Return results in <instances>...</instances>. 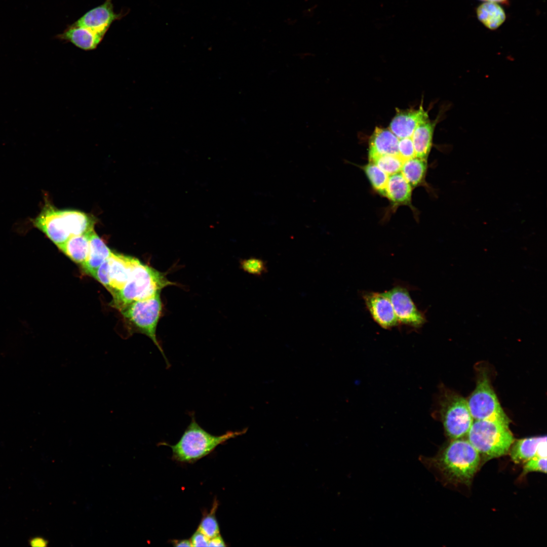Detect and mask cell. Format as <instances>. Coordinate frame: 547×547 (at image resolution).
I'll use <instances>...</instances> for the list:
<instances>
[{"mask_svg":"<svg viewBox=\"0 0 547 547\" xmlns=\"http://www.w3.org/2000/svg\"><path fill=\"white\" fill-rule=\"evenodd\" d=\"M160 292L143 300L131 302L120 311L137 332L144 334L153 341L162 353L167 366L170 364L157 338L156 329L162 312Z\"/></svg>","mask_w":547,"mask_h":547,"instance_id":"obj_6","label":"cell"},{"mask_svg":"<svg viewBox=\"0 0 547 547\" xmlns=\"http://www.w3.org/2000/svg\"><path fill=\"white\" fill-rule=\"evenodd\" d=\"M363 297L373 319L380 327L390 329L399 324L391 301L384 292H366Z\"/></svg>","mask_w":547,"mask_h":547,"instance_id":"obj_11","label":"cell"},{"mask_svg":"<svg viewBox=\"0 0 547 547\" xmlns=\"http://www.w3.org/2000/svg\"><path fill=\"white\" fill-rule=\"evenodd\" d=\"M94 230L90 235L89 249L87 260L82 265L85 272L93 276L98 267L112 253Z\"/></svg>","mask_w":547,"mask_h":547,"instance_id":"obj_18","label":"cell"},{"mask_svg":"<svg viewBox=\"0 0 547 547\" xmlns=\"http://www.w3.org/2000/svg\"><path fill=\"white\" fill-rule=\"evenodd\" d=\"M121 16L114 13L112 0H105L102 5L87 12L73 24L104 35L111 24Z\"/></svg>","mask_w":547,"mask_h":547,"instance_id":"obj_12","label":"cell"},{"mask_svg":"<svg viewBox=\"0 0 547 547\" xmlns=\"http://www.w3.org/2000/svg\"><path fill=\"white\" fill-rule=\"evenodd\" d=\"M362 168L373 189L384 196L388 175L371 162L363 166Z\"/></svg>","mask_w":547,"mask_h":547,"instance_id":"obj_23","label":"cell"},{"mask_svg":"<svg viewBox=\"0 0 547 547\" xmlns=\"http://www.w3.org/2000/svg\"><path fill=\"white\" fill-rule=\"evenodd\" d=\"M438 413L446 435L451 440L467 435L474 421L466 400L449 392L442 393Z\"/></svg>","mask_w":547,"mask_h":547,"instance_id":"obj_7","label":"cell"},{"mask_svg":"<svg viewBox=\"0 0 547 547\" xmlns=\"http://www.w3.org/2000/svg\"><path fill=\"white\" fill-rule=\"evenodd\" d=\"M466 401L474 420L510 421L501 407L486 372L481 374L474 390Z\"/></svg>","mask_w":547,"mask_h":547,"instance_id":"obj_8","label":"cell"},{"mask_svg":"<svg viewBox=\"0 0 547 547\" xmlns=\"http://www.w3.org/2000/svg\"><path fill=\"white\" fill-rule=\"evenodd\" d=\"M172 285L175 284L163 273L138 260L124 287L112 296L111 305L120 311L131 302L149 298Z\"/></svg>","mask_w":547,"mask_h":547,"instance_id":"obj_5","label":"cell"},{"mask_svg":"<svg viewBox=\"0 0 547 547\" xmlns=\"http://www.w3.org/2000/svg\"><path fill=\"white\" fill-rule=\"evenodd\" d=\"M483 1H487V2H502V1H505V0H483Z\"/></svg>","mask_w":547,"mask_h":547,"instance_id":"obj_33","label":"cell"},{"mask_svg":"<svg viewBox=\"0 0 547 547\" xmlns=\"http://www.w3.org/2000/svg\"><path fill=\"white\" fill-rule=\"evenodd\" d=\"M427 167V160L415 157L403 162L400 172L413 188L424 183Z\"/></svg>","mask_w":547,"mask_h":547,"instance_id":"obj_21","label":"cell"},{"mask_svg":"<svg viewBox=\"0 0 547 547\" xmlns=\"http://www.w3.org/2000/svg\"><path fill=\"white\" fill-rule=\"evenodd\" d=\"M171 543L175 546H192L190 540L188 539H173L171 540Z\"/></svg>","mask_w":547,"mask_h":547,"instance_id":"obj_32","label":"cell"},{"mask_svg":"<svg viewBox=\"0 0 547 547\" xmlns=\"http://www.w3.org/2000/svg\"><path fill=\"white\" fill-rule=\"evenodd\" d=\"M242 267L247 272L255 275H261L266 271V266L263 260L252 258L245 260L242 263Z\"/></svg>","mask_w":547,"mask_h":547,"instance_id":"obj_27","label":"cell"},{"mask_svg":"<svg viewBox=\"0 0 547 547\" xmlns=\"http://www.w3.org/2000/svg\"><path fill=\"white\" fill-rule=\"evenodd\" d=\"M412 189L400 172L388 176L384 196L396 205L411 207Z\"/></svg>","mask_w":547,"mask_h":547,"instance_id":"obj_17","label":"cell"},{"mask_svg":"<svg viewBox=\"0 0 547 547\" xmlns=\"http://www.w3.org/2000/svg\"><path fill=\"white\" fill-rule=\"evenodd\" d=\"M91 231L72 236L57 247L73 261L82 266L88 257Z\"/></svg>","mask_w":547,"mask_h":547,"instance_id":"obj_20","label":"cell"},{"mask_svg":"<svg viewBox=\"0 0 547 547\" xmlns=\"http://www.w3.org/2000/svg\"><path fill=\"white\" fill-rule=\"evenodd\" d=\"M509 453L517 464L524 463L534 457H546V437L537 436L514 441Z\"/></svg>","mask_w":547,"mask_h":547,"instance_id":"obj_13","label":"cell"},{"mask_svg":"<svg viewBox=\"0 0 547 547\" xmlns=\"http://www.w3.org/2000/svg\"><path fill=\"white\" fill-rule=\"evenodd\" d=\"M209 546H226L225 541L220 534L209 539Z\"/></svg>","mask_w":547,"mask_h":547,"instance_id":"obj_30","label":"cell"},{"mask_svg":"<svg viewBox=\"0 0 547 547\" xmlns=\"http://www.w3.org/2000/svg\"><path fill=\"white\" fill-rule=\"evenodd\" d=\"M399 139L389 128L375 127L369 140V159L381 155H398Z\"/></svg>","mask_w":547,"mask_h":547,"instance_id":"obj_15","label":"cell"},{"mask_svg":"<svg viewBox=\"0 0 547 547\" xmlns=\"http://www.w3.org/2000/svg\"><path fill=\"white\" fill-rule=\"evenodd\" d=\"M419 461L444 482L469 485L481 464L479 452L467 440L452 441L434 457L420 455Z\"/></svg>","mask_w":547,"mask_h":547,"instance_id":"obj_1","label":"cell"},{"mask_svg":"<svg viewBox=\"0 0 547 547\" xmlns=\"http://www.w3.org/2000/svg\"><path fill=\"white\" fill-rule=\"evenodd\" d=\"M398 155L404 162L415 157V153L411 137L399 139Z\"/></svg>","mask_w":547,"mask_h":547,"instance_id":"obj_28","label":"cell"},{"mask_svg":"<svg viewBox=\"0 0 547 547\" xmlns=\"http://www.w3.org/2000/svg\"><path fill=\"white\" fill-rule=\"evenodd\" d=\"M104 36L87 28L73 24L58 35L57 37L69 42L80 49L90 51L97 48Z\"/></svg>","mask_w":547,"mask_h":547,"instance_id":"obj_16","label":"cell"},{"mask_svg":"<svg viewBox=\"0 0 547 547\" xmlns=\"http://www.w3.org/2000/svg\"><path fill=\"white\" fill-rule=\"evenodd\" d=\"M428 118L422 105L418 109L397 108L389 129L399 139L411 137L418 124Z\"/></svg>","mask_w":547,"mask_h":547,"instance_id":"obj_14","label":"cell"},{"mask_svg":"<svg viewBox=\"0 0 547 547\" xmlns=\"http://www.w3.org/2000/svg\"><path fill=\"white\" fill-rule=\"evenodd\" d=\"M138 260L130 256L112 252L96 270L93 277L113 296L124 287Z\"/></svg>","mask_w":547,"mask_h":547,"instance_id":"obj_9","label":"cell"},{"mask_svg":"<svg viewBox=\"0 0 547 547\" xmlns=\"http://www.w3.org/2000/svg\"><path fill=\"white\" fill-rule=\"evenodd\" d=\"M533 472L546 473V457H534L524 463L522 476Z\"/></svg>","mask_w":547,"mask_h":547,"instance_id":"obj_26","label":"cell"},{"mask_svg":"<svg viewBox=\"0 0 547 547\" xmlns=\"http://www.w3.org/2000/svg\"><path fill=\"white\" fill-rule=\"evenodd\" d=\"M384 293L391 301L399 323L416 328L425 324V315L418 309L406 288L397 285Z\"/></svg>","mask_w":547,"mask_h":547,"instance_id":"obj_10","label":"cell"},{"mask_svg":"<svg viewBox=\"0 0 547 547\" xmlns=\"http://www.w3.org/2000/svg\"><path fill=\"white\" fill-rule=\"evenodd\" d=\"M437 119L431 121L429 118L420 123L414 130L411 139L415 157L427 160L432 144L434 132Z\"/></svg>","mask_w":547,"mask_h":547,"instance_id":"obj_19","label":"cell"},{"mask_svg":"<svg viewBox=\"0 0 547 547\" xmlns=\"http://www.w3.org/2000/svg\"><path fill=\"white\" fill-rule=\"evenodd\" d=\"M510 422L497 419L474 420L467 440L479 452L481 463L505 455L515 441Z\"/></svg>","mask_w":547,"mask_h":547,"instance_id":"obj_4","label":"cell"},{"mask_svg":"<svg viewBox=\"0 0 547 547\" xmlns=\"http://www.w3.org/2000/svg\"><path fill=\"white\" fill-rule=\"evenodd\" d=\"M218 506V501L215 499L210 512L204 514L199 525L198 529L209 539L220 534L219 526L215 515Z\"/></svg>","mask_w":547,"mask_h":547,"instance_id":"obj_25","label":"cell"},{"mask_svg":"<svg viewBox=\"0 0 547 547\" xmlns=\"http://www.w3.org/2000/svg\"><path fill=\"white\" fill-rule=\"evenodd\" d=\"M30 543L32 546L43 547L46 546L48 542L47 540L43 538L35 537L32 539Z\"/></svg>","mask_w":547,"mask_h":547,"instance_id":"obj_31","label":"cell"},{"mask_svg":"<svg viewBox=\"0 0 547 547\" xmlns=\"http://www.w3.org/2000/svg\"><path fill=\"white\" fill-rule=\"evenodd\" d=\"M190 540L192 546H208L209 538L198 528Z\"/></svg>","mask_w":547,"mask_h":547,"instance_id":"obj_29","label":"cell"},{"mask_svg":"<svg viewBox=\"0 0 547 547\" xmlns=\"http://www.w3.org/2000/svg\"><path fill=\"white\" fill-rule=\"evenodd\" d=\"M477 14L478 19L490 29H496L505 19L503 10L495 2L482 4L478 8Z\"/></svg>","mask_w":547,"mask_h":547,"instance_id":"obj_22","label":"cell"},{"mask_svg":"<svg viewBox=\"0 0 547 547\" xmlns=\"http://www.w3.org/2000/svg\"><path fill=\"white\" fill-rule=\"evenodd\" d=\"M31 222L58 247L72 236L94 230L96 221L92 215L83 212L59 210L46 200L40 213Z\"/></svg>","mask_w":547,"mask_h":547,"instance_id":"obj_2","label":"cell"},{"mask_svg":"<svg viewBox=\"0 0 547 547\" xmlns=\"http://www.w3.org/2000/svg\"><path fill=\"white\" fill-rule=\"evenodd\" d=\"M247 429L238 431H227L225 434L213 435L198 423L193 414L191 421L178 442L169 445L165 442L161 445L169 446L172 450V458L178 462H194L211 453L219 445L228 440L244 434Z\"/></svg>","mask_w":547,"mask_h":547,"instance_id":"obj_3","label":"cell"},{"mask_svg":"<svg viewBox=\"0 0 547 547\" xmlns=\"http://www.w3.org/2000/svg\"><path fill=\"white\" fill-rule=\"evenodd\" d=\"M369 162L377 165L388 176L400 172L404 161L399 155L385 154L374 157Z\"/></svg>","mask_w":547,"mask_h":547,"instance_id":"obj_24","label":"cell"}]
</instances>
